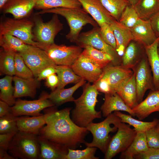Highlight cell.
Segmentation results:
<instances>
[{
  "mask_svg": "<svg viewBox=\"0 0 159 159\" xmlns=\"http://www.w3.org/2000/svg\"><path fill=\"white\" fill-rule=\"evenodd\" d=\"M54 106L47 111L46 125L40 129L39 135L67 148L75 149L80 144L85 143V138L89 131L72 120V108L57 110Z\"/></svg>",
  "mask_w": 159,
  "mask_h": 159,
  "instance_id": "6da1fadb",
  "label": "cell"
},
{
  "mask_svg": "<svg viewBox=\"0 0 159 159\" xmlns=\"http://www.w3.org/2000/svg\"><path fill=\"white\" fill-rule=\"evenodd\" d=\"M99 94L93 84L88 82L85 85L81 96L74 100L75 106L71 111V118L77 125L86 127L95 119L101 117V111L95 109Z\"/></svg>",
  "mask_w": 159,
  "mask_h": 159,
  "instance_id": "7a4b0ae2",
  "label": "cell"
},
{
  "mask_svg": "<svg viewBox=\"0 0 159 159\" xmlns=\"http://www.w3.org/2000/svg\"><path fill=\"white\" fill-rule=\"evenodd\" d=\"M53 13L61 15L66 20L69 27V31L66 35L71 42L75 43L83 26L90 24L95 27L98 26L96 22L82 8L58 7L42 10L35 13L41 14Z\"/></svg>",
  "mask_w": 159,
  "mask_h": 159,
  "instance_id": "3957f363",
  "label": "cell"
},
{
  "mask_svg": "<svg viewBox=\"0 0 159 159\" xmlns=\"http://www.w3.org/2000/svg\"><path fill=\"white\" fill-rule=\"evenodd\" d=\"M121 122L120 119L112 113L101 122L90 123L86 128L92 133L93 139L91 143L85 142V145L87 147H96L105 153L111 138L109 133L117 131Z\"/></svg>",
  "mask_w": 159,
  "mask_h": 159,
  "instance_id": "277c9868",
  "label": "cell"
},
{
  "mask_svg": "<svg viewBox=\"0 0 159 159\" xmlns=\"http://www.w3.org/2000/svg\"><path fill=\"white\" fill-rule=\"evenodd\" d=\"M8 151L15 159H39L40 147L37 135L19 131L13 138Z\"/></svg>",
  "mask_w": 159,
  "mask_h": 159,
  "instance_id": "5b68a950",
  "label": "cell"
},
{
  "mask_svg": "<svg viewBox=\"0 0 159 159\" xmlns=\"http://www.w3.org/2000/svg\"><path fill=\"white\" fill-rule=\"evenodd\" d=\"M4 18L0 23V35L4 34L12 35L28 45L39 47V44L34 40L32 29L34 24L33 21L27 18Z\"/></svg>",
  "mask_w": 159,
  "mask_h": 159,
  "instance_id": "8992f818",
  "label": "cell"
},
{
  "mask_svg": "<svg viewBox=\"0 0 159 159\" xmlns=\"http://www.w3.org/2000/svg\"><path fill=\"white\" fill-rule=\"evenodd\" d=\"M39 15L35 14L33 18L34 26L33 33L34 40L39 44V48L43 49L54 43V38L63 30V24L57 14H54L51 19L46 22H44Z\"/></svg>",
  "mask_w": 159,
  "mask_h": 159,
  "instance_id": "52a82bcc",
  "label": "cell"
},
{
  "mask_svg": "<svg viewBox=\"0 0 159 159\" xmlns=\"http://www.w3.org/2000/svg\"><path fill=\"white\" fill-rule=\"evenodd\" d=\"M130 126L122 122L119 124L117 133L110 139L105 153L104 159H111L129 147L137 134Z\"/></svg>",
  "mask_w": 159,
  "mask_h": 159,
  "instance_id": "ba28073f",
  "label": "cell"
},
{
  "mask_svg": "<svg viewBox=\"0 0 159 159\" xmlns=\"http://www.w3.org/2000/svg\"><path fill=\"white\" fill-rule=\"evenodd\" d=\"M76 43L82 48L90 46L96 49L106 52L114 59V65H121V58L116 50L106 43L101 37L99 27H94L92 29L80 34Z\"/></svg>",
  "mask_w": 159,
  "mask_h": 159,
  "instance_id": "9c48e42d",
  "label": "cell"
},
{
  "mask_svg": "<svg viewBox=\"0 0 159 159\" xmlns=\"http://www.w3.org/2000/svg\"><path fill=\"white\" fill-rule=\"evenodd\" d=\"M49 95L44 92L38 100H26L18 99L11 107V114L18 117L21 115L34 116L42 115L40 112L47 108L55 106L49 99Z\"/></svg>",
  "mask_w": 159,
  "mask_h": 159,
  "instance_id": "30bf717a",
  "label": "cell"
},
{
  "mask_svg": "<svg viewBox=\"0 0 159 159\" xmlns=\"http://www.w3.org/2000/svg\"><path fill=\"white\" fill-rule=\"evenodd\" d=\"M43 49L56 65L70 67L83 51L82 48L77 45H58L54 43L45 47Z\"/></svg>",
  "mask_w": 159,
  "mask_h": 159,
  "instance_id": "8fae6325",
  "label": "cell"
},
{
  "mask_svg": "<svg viewBox=\"0 0 159 159\" xmlns=\"http://www.w3.org/2000/svg\"><path fill=\"white\" fill-rule=\"evenodd\" d=\"M19 53L32 71L34 77L37 78L44 69L56 65L45 51L38 47L29 45L25 50Z\"/></svg>",
  "mask_w": 159,
  "mask_h": 159,
  "instance_id": "7c38bea8",
  "label": "cell"
},
{
  "mask_svg": "<svg viewBox=\"0 0 159 159\" xmlns=\"http://www.w3.org/2000/svg\"><path fill=\"white\" fill-rule=\"evenodd\" d=\"M132 70L135 75L139 103L143 100L148 90H155L152 71L146 54Z\"/></svg>",
  "mask_w": 159,
  "mask_h": 159,
  "instance_id": "4fadbf2b",
  "label": "cell"
},
{
  "mask_svg": "<svg viewBox=\"0 0 159 159\" xmlns=\"http://www.w3.org/2000/svg\"><path fill=\"white\" fill-rule=\"evenodd\" d=\"M71 67L82 78L93 83L99 78L103 69L96 66L81 54Z\"/></svg>",
  "mask_w": 159,
  "mask_h": 159,
  "instance_id": "5bb4252c",
  "label": "cell"
},
{
  "mask_svg": "<svg viewBox=\"0 0 159 159\" xmlns=\"http://www.w3.org/2000/svg\"><path fill=\"white\" fill-rule=\"evenodd\" d=\"M114 92L131 109L137 106L138 102L134 73L120 83L115 89Z\"/></svg>",
  "mask_w": 159,
  "mask_h": 159,
  "instance_id": "9a60e30c",
  "label": "cell"
},
{
  "mask_svg": "<svg viewBox=\"0 0 159 159\" xmlns=\"http://www.w3.org/2000/svg\"><path fill=\"white\" fill-rule=\"evenodd\" d=\"M37 0H7L1 9L15 19L27 18L34 9Z\"/></svg>",
  "mask_w": 159,
  "mask_h": 159,
  "instance_id": "2e32d148",
  "label": "cell"
},
{
  "mask_svg": "<svg viewBox=\"0 0 159 159\" xmlns=\"http://www.w3.org/2000/svg\"><path fill=\"white\" fill-rule=\"evenodd\" d=\"M130 29L133 40L144 47L151 44L157 38L149 19H140L136 24Z\"/></svg>",
  "mask_w": 159,
  "mask_h": 159,
  "instance_id": "e0dca14e",
  "label": "cell"
},
{
  "mask_svg": "<svg viewBox=\"0 0 159 159\" xmlns=\"http://www.w3.org/2000/svg\"><path fill=\"white\" fill-rule=\"evenodd\" d=\"M83 8L94 19L99 26L104 23L110 24L115 19L100 0H77Z\"/></svg>",
  "mask_w": 159,
  "mask_h": 159,
  "instance_id": "ac0fdd59",
  "label": "cell"
},
{
  "mask_svg": "<svg viewBox=\"0 0 159 159\" xmlns=\"http://www.w3.org/2000/svg\"><path fill=\"white\" fill-rule=\"evenodd\" d=\"M132 110L140 120L145 119L153 113L159 112V90H150L146 98Z\"/></svg>",
  "mask_w": 159,
  "mask_h": 159,
  "instance_id": "d6986e66",
  "label": "cell"
},
{
  "mask_svg": "<svg viewBox=\"0 0 159 159\" xmlns=\"http://www.w3.org/2000/svg\"><path fill=\"white\" fill-rule=\"evenodd\" d=\"M133 73L132 69L124 68L121 65H114L111 64L103 69L100 77L107 81L112 92L115 93V89L118 85Z\"/></svg>",
  "mask_w": 159,
  "mask_h": 159,
  "instance_id": "ffe728a7",
  "label": "cell"
},
{
  "mask_svg": "<svg viewBox=\"0 0 159 159\" xmlns=\"http://www.w3.org/2000/svg\"><path fill=\"white\" fill-rule=\"evenodd\" d=\"M37 139L40 147L39 159H64L68 148L57 144L39 135Z\"/></svg>",
  "mask_w": 159,
  "mask_h": 159,
  "instance_id": "44dd1931",
  "label": "cell"
},
{
  "mask_svg": "<svg viewBox=\"0 0 159 159\" xmlns=\"http://www.w3.org/2000/svg\"><path fill=\"white\" fill-rule=\"evenodd\" d=\"M13 81L15 98L24 97L34 98L40 85V81L36 77L24 79L15 76L13 77Z\"/></svg>",
  "mask_w": 159,
  "mask_h": 159,
  "instance_id": "7402d4cb",
  "label": "cell"
},
{
  "mask_svg": "<svg viewBox=\"0 0 159 159\" xmlns=\"http://www.w3.org/2000/svg\"><path fill=\"white\" fill-rule=\"evenodd\" d=\"M104 117H106L116 111H124L132 116L135 115L132 109L124 102L116 92L105 94V100L100 107Z\"/></svg>",
  "mask_w": 159,
  "mask_h": 159,
  "instance_id": "603a6c76",
  "label": "cell"
},
{
  "mask_svg": "<svg viewBox=\"0 0 159 159\" xmlns=\"http://www.w3.org/2000/svg\"><path fill=\"white\" fill-rule=\"evenodd\" d=\"M110 25L116 40V51L120 56L122 55L129 43L133 40L130 29L115 19Z\"/></svg>",
  "mask_w": 159,
  "mask_h": 159,
  "instance_id": "cb8c5ba5",
  "label": "cell"
},
{
  "mask_svg": "<svg viewBox=\"0 0 159 159\" xmlns=\"http://www.w3.org/2000/svg\"><path fill=\"white\" fill-rule=\"evenodd\" d=\"M47 111L44 115L33 117H17L19 130L24 132L39 135L40 129L46 124Z\"/></svg>",
  "mask_w": 159,
  "mask_h": 159,
  "instance_id": "d4e9b609",
  "label": "cell"
},
{
  "mask_svg": "<svg viewBox=\"0 0 159 159\" xmlns=\"http://www.w3.org/2000/svg\"><path fill=\"white\" fill-rule=\"evenodd\" d=\"M81 54L99 68L103 69L107 65H114V58L107 53L91 46L86 47Z\"/></svg>",
  "mask_w": 159,
  "mask_h": 159,
  "instance_id": "484cf974",
  "label": "cell"
},
{
  "mask_svg": "<svg viewBox=\"0 0 159 159\" xmlns=\"http://www.w3.org/2000/svg\"><path fill=\"white\" fill-rule=\"evenodd\" d=\"M86 82V81L82 78L79 82L70 88H56L49 94V99L53 103L55 106H57L67 102H74L75 100L73 97L74 93Z\"/></svg>",
  "mask_w": 159,
  "mask_h": 159,
  "instance_id": "4316f807",
  "label": "cell"
},
{
  "mask_svg": "<svg viewBox=\"0 0 159 159\" xmlns=\"http://www.w3.org/2000/svg\"><path fill=\"white\" fill-rule=\"evenodd\" d=\"M159 37L151 44L145 46L146 54L153 73L155 90H159V55L157 47Z\"/></svg>",
  "mask_w": 159,
  "mask_h": 159,
  "instance_id": "83f0119b",
  "label": "cell"
},
{
  "mask_svg": "<svg viewBox=\"0 0 159 159\" xmlns=\"http://www.w3.org/2000/svg\"><path fill=\"white\" fill-rule=\"evenodd\" d=\"M149 148L145 133L137 132L130 146L121 153L120 158L134 159L136 155L146 151Z\"/></svg>",
  "mask_w": 159,
  "mask_h": 159,
  "instance_id": "f1b7e54d",
  "label": "cell"
},
{
  "mask_svg": "<svg viewBox=\"0 0 159 159\" xmlns=\"http://www.w3.org/2000/svg\"><path fill=\"white\" fill-rule=\"evenodd\" d=\"M145 56L140 55L137 44L134 42H131L122 55L120 65L124 68L132 70Z\"/></svg>",
  "mask_w": 159,
  "mask_h": 159,
  "instance_id": "f546056e",
  "label": "cell"
},
{
  "mask_svg": "<svg viewBox=\"0 0 159 159\" xmlns=\"http://www.w3.org/2000/svg\"><path fill=\"white\" fill-rule=\"evenodd\" d=\"M114 113L120 119L121 122L127 123L133 127L134 130L137 132H145L159 124V120L156 118L154 119L151 122H144L135 119L131 115L123 114L120 111H115Z\"/></svg>",
  "mask_w": 159,
  "mask_h": 159,
  "instance_id": "4dcf8cb0",
  "label": "cell"
},
{
  "mask_svg": "<svg viewBox=\"0 0 159 159\" xmlns=\"http://www.w3.org/2000/svg\"><path fill=\"white\" fill-rule=\"evenodd\" d=\"M133 7L140 19H148L159 11V0H138Z\"/></svg>",
  "mask_w": 159,
  "mask_h": 159,
  "instance_id": "1f68e13d",
  "label": "cell"
},
{
  "mask_svg": "<svg viewBox=\"0 0 159 159\" xmlns=\"http://www.w3.org/2000/svg\"><path fill=\"white\" fill-rule=\"evenodd\" d=\"M55 67L59 79V83L57 88H64L69 83L76 84L82 79L74 73L70 66L56 65Z\"/></svg>",
  "mask_w": 159,
  "mask_h": 159,
  "instance_id": "d6a6232c",
  "label": "cell"
},
{
  "mask_svg": "<svg viewBox=\"0 0 159 159\" xmlns=\"http://www.w3.org/2000/svg\"><path fill=\"white\" fill-rule=\"evenodd\" d=\"M81 6L77 0H37L34 9L42 10L58 7L78 8Z\"/></svg>",
  "mask_w": 159,
  "mask_h": 159,
  "instance_id": "836d02e7",
  "label": "cell"
},
{
  "mask_svg": "<svg viewBox=\"0 0 159 159\" xmlns=\"http://www.w3.org/2000/svg\"><path fill=\"white\" fill-rule=\"evenodd\" d=\"M29 45L12 35L4 34L0 35V45L5 50L20 53L25 50Z\"/></svg>",
  "mask_w": 159,
  "mask_h": 159,
  "instance_id": "e575fe53",
  "label": "cell"
},
{
  "mask_svg": "<svg viewBox=\"0 0 159 159\" xmlns=\"http://www.w3.org/2000/svg\"><path fill=\"white\" fill-rule=\"evenodd\" d=\"M13 76L6 75L0 79V99L11 107L16 102L14 97V87L12 85Z\"/></svg>",
  "mask_w": 159,
  "mask_h": 159,
  "instance_id": "d590c367",
  "label": "cell"
},
{
  "mask_svg": "<svg viewBox=\"0 0 159 159\" xmlns=\"http://www.w3.org/2000/svg\"><path fill=\"white\" fill-rule=\"evenodd\" d=\"M16 53L1 48L0 51V74L15 75L14 57Z\"/></svg>",
  "mask_w": 159,
  "mask_h": 159,
  "instance_id": "8d00e7d4",
  "label": "cell"
},
{
  "mask_svg": "<svg viewBox=\"0 0 159 159\" xmlns=\"http://www.w3.org/2000/svg\"><path fill=\"white\" fill-rule=\"evenodd\" d=\"M100 0L111 16L118 21L125 7L130 5L127 0Z\"/></svg>",
  "mask_w": 159,
  "mask_h": 159,
  "instance_id": "74e56055",
  "label": "cell"
},
{
  "mask_svg": "<svg viewBox=\"0 0 159 159\" xmlns=\"http://www.w3.org/2000/svg\"><path fill=\"white\" fill-rule=\"evenodd\" d=\"M97 148L87 147L82 150L68 148V153L64 159H98L99 158L95 156Z\"/></svg>",
  "mask_w": 159,
  "mask_h": 159,
  "instance_id": "f35d334b",
  "label": "cell"
},
{
  "mask_svg": "<svg viewBox=\"0 0 159 159\" xmlns=\"http://www.w3.org/2000/svg\"><path fill=\"white\" fill-rule=\"evenodd\" d=\"M133 6H127L122 12L119 21L131 29L134 26L140 19Z\"/></svg>",
  "mask_w": 159,
  "mask_h": 159,
  "instance_id": "ab89813d",
  "label": "cell"
},
{
  "mask_svg": "<svg viewBox=\"0 0 159 159\" xmlns=\"http://www.w3.org/2000/svg\"><path fill=\"white\" fill-rule=\"evenodd\" d=\"M17 117L10 114L0 117V134L16 133L19 131Z\"/></svg>",
  "mask_w": 159,
  "mask_h": 159,
  "instance_id": "60d3db41",
  "label": "cell"
},
{
  "mask_svg": "<svg viewBox=\"0 0 159 159\" xmlns=\"http://www.w3.org/2000/svg\"><path fill=\"white\" fill-rule=\"evenodd\" d=\"M15 75L24 79L33 77V74L25 63L21 55L16 53L14 57Z\"/></svg>",
  "mask_w": 159,
  "mask_h": 159,
  "instance_id": "b9f144b4",
  "label": "cell"
},
{
  "mask_svg": "<svg viewBox=\"0 0 159 159\" xmlns=\"http://www.w3.org/2000/svg\"><path fill=\"white\" fill-rule=\"evenodd\" d=\"M99 26L100 33L102 38L106 43L116 50V40L110 24L104 23Z\"/></svg>",
  "mask_w": 159,
  "mask_h": 159,
  "instance_id": "7bdbcfd3",
  "label": "cell"
},
{
  "mask_svg": "<svg viewBox=\"0 0 159 159\" xmlns=\"http://www.w3.org/2000/svg\"><path fill=\"white\" fill-rule=\"evenodd\" d=\"M158 125L145 132L149 148H159V129Z\"/></svg>",
  "mask_w": 159,
  "mask_h": 159,
  "instance_id": "ee69618b",
  "label": "cell"
},
{
  "mask_svg": "<svg viewBox=\"0 0 159 159\" xmlns=\"http://www.w3.org/2000/svg\"><path fill=\"white\" fill-rule=\"evenodd\" d=\"M93 85L99 92L105 94L113 93L107 81L101 77Z\"/></svg>",
  "mask_w": 159,
  "mask_h": 159,
  "instance_id": "f6af8a7d",
  "label": "cell"
},
{
  "mask_svg": "<svg viewBox=\"0 0 159 159\" xmlns=\"http://www.w3.org/2000/svg\"><path fill=\"white\" fill-rule=\"evenodd\" d=\"M134 159H159V148H149L146 151L136 155Z\"/></svg>",
  "mask_w": 159,
  "mask_h": 159,
  "instance_id": "bcb514c9",
  "label": "cell"
},
{
  "mask_svg": "<svg viewBox=\"0 0 159 159\" xmlns=\"http://www.w3.org/2000/svg\"><path fill=\"white\" fill-rule=\"evenodd\" d=\"M16 133L0 134V149L8 150L10 142Z\"/></svg>",
  "mask_w": 159,
  "mask_h": 159,
  "instance_id": "7dc6e473",
  "label": "cell"
},
{
  "mask_svg": "<svg viewBox=\"0 0 159 159\" xmlns=\"http://www.w3.org/2000/svg\"><path fill=\"white\" fill-rule=\"evenodd\" d=\"M53 74L46 79L45 82V85L53 91L57 87L59 83V79L56 74Z\"/></svg>",
  "mask_w": 159,
  "mask_h": 159,
  "instance_id": "c3c4849f",
  "label": "cell"
},
{
  "mask_svg": "<svg viewBox=\"0 0 159 159\" xmlns=\"http://www.w3.org/2000/svg\"><path fill=\"white\" fill-rule=\"evenodd\" d=\"M149 20L156 37H159V11L150 17Z\"/></svg>",
  "mask_w": 159,
  "mask_h": 159,
  "instance_id": "681fc988",
  "label": "cell"
},
{
  "mask_svg": "<svg viewBox=\"0 0 159 159\" xmlns=\"http://www.w3.org/2000/svg\"><path fill=\"white\" fill-rule=\"evenodd\" d=\"M56 72L57 70L55 66H49L43 69L39 74L37 78L40 81L46 79L50 75L56 73Z\"/></svg>",
  "mask_w": 159,
  "mask_h": 159,
  "instance_id": "f907efd6",
  "label": "cell"
},
{
  "mask_svg": "<svg viewBox=\"0 0 159 159\" xmlns=\"http://www.w3.org/2000/svg\"><path fill=\"white\" fill-rule=\"evenodd\" d=\"M11 106L5 102L0 101V117L11 114Z\"/></svg>",
  "mask_w": 159,
  "mask_h": 159,
  "instance_id": "816d5d0a",
  "label": "cell"
},
{
  "mask_svg": "<svg viewBox=\"0 0 159 159\" xmlns=\"http://www.w3.org/2000/svg\"><path fill=\"white\" fill-rule=\"evenodd\" d=\"M8 150L0 149V159H15L8 152Z\"/></svg>",
  "mask_w": 159,
  "mask_h": 159,
  "instance_id": "f5cc1de1",
  "label": "cell"
},
{
  "mask_svg": "<svg viewBox=\"0 0 159 159\" xmlns=\"http://www.w3.org/2000/svg\"><path fill=\"white\" fill-rule=\"evenodd\" d=\"M7 0H0V9H1Z\"/></svg>",
  "mask_w": 159,
  "mask_h": 159,
  "instance_id": "db71d44e",
  "label": "cell"
},
{
  "mask_svg": "<svg viewBox=\"0 0 159 159\" xmlns=\"http://www.w3.org/2000/svg\"><path fill=\"white\" fill-rule=\"evenodd\" d=\"M130 4L134 6L135 3L137 2L138 0H127Z\"/></svg>",
  "mask_w": 159,
  "mask_h": 159,
  "instance_id": "11a10c76",
  "label": "cell"
},
{
  "mask_svg": "<svg viewBox=\"0 0 159 159\" xmlns=\"http://www.w3.org/2000/svg\"><path fill=\"white\" fill-rule=\"evenodd\" d=\"M158 52L159 55V41L158 44V47H157Z\"/></svg>",
  "mask_w": 159,
  "mask_h": 159,
  "instance_id": "9f6ffc18",
  "label": "cell"
},
{
  "mask_svg": "<svg viewBox=\"0 0 159 159\" xmlns=\"http://www.w3.org/2000/svg\"><path fill=\"white\" fill-rule=\"evenodd\" d=\"M158 126L159 129V124L158 125Z\"/></svg>",
  "mask_w": 159,
  "mask_h": 159,
  "instance_id": "6f0895ef",
  "label": "cell"
}]
</instances>
